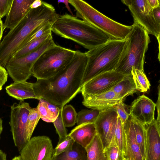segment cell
Instances as JSON below:
<instances>
[{
    "label": "cell",
    "mask_w": 160,
    "mask_h": 160,
    "mask_svg": "<svg viewBox=\"0 0 160 160\" xmlns=\"http://www.w3.org/2000/svg\"><path fill=\"white\" fill-rule=\"evenodd\" d=\"M88 60L85 52L76 51L72 60L52 77L37 79L33 89L40 98L62 108L79 92Z\"/></svg>",
    "instance_id": "1"
},
{
    "label": "cell",
    "mask_w": 160,
    "mask_h": 160,
    "mask_svg": "<svg viewBox=\"0 0 160 160\" xmlns=\"http://www.w3.org/2000/svg\"><path fill=\"white\" fill-rule=\"evenodd\" d=\"M59 15L52 5L43 1L41 6L30 9L0 42V66L5 68L7 62L35 29L46 23H54Z\"/></svg>",
    "instance_id": "2"
},
{
    "label": "cell",
    "mask_w": 160,
    "mask_h": 160,
    "mask_svg": "<svg viewBox=\"0 0 160 160\" xmlns=\"http://www.w3.org/2000/svg\"><path fill=\"white\" fill-rule=\"evenodd\" d=\"M56 34L91 50L111 40L104 33L85 21L68 13L59 15L52 26Z\"/></svg>",
    "instance_id": "3"
},
{
    "label": "cell",
    "mask_w": 160,
    "mask_h": 160,
    "mask_svg": "<svg viewBox=\"0 0 160 160\" xmlns=\"http://www.w3.org/2000/svg\"><path fill=\"white\" fill-rule=\"evenodd\" d=\"M125 42L126 40H110L86 52L88 60L82 79V85L99 74L115 70Z\"/></svg>",
    "instance_id": "4"
},
{
    "label": "cell",
    "mask_w": 160,
    "mask_h": 160,
    "mask_svg": "<svg viewBox=\"0 0 160 160\" xmlns=\"http://www.w3.org/2000/svg\"><path fill=\"white\" fill-rule=\"evenodd\" d=\"M132 25L114 70L126 75L131 74L132 68L143 70L145 54L150 42L148 34L141 25L135 22Z\"/></svg>",
    "instance_id": "5"
},
{
    "label": "cell",
    "mask_w": 160,
    "mask_h": 160,
    "mask_svg": "<svg viewBox=\"0 0 160 160\" xmlns=\"http://www.w3.org/2000/svg\"><path fill=\"white\" fill-rule=\"evenodd\" d=\"M75 8L76 17L79 18L108 36L111 40H125L133 28V25L121 24L109 18L82 0H69Z\"/></svg>",
    "instance_id": "6"
},
{
    "label": "cell",
    "mask_w": 160,
    "mask_h": 160,
    "mask_svg": "<svg viewBox=\"0 0 160 160\" xmlns=\"http://www.w3.org/2000/svg\"><path fill=\"white\" fill-rule=\"evenodd\" d=\"M76 52L56 44L44 51L38 58L32 68V75L37 79L52 77L70 62Z\"/></svg>",
    "instance_id": "7"
},
{
    "label": "cell",
    "mask_w": 160,
    "mask_h": 160,
    "mask_svg": "<svg viewBox=\"0 0 160 160\" xmlns=\"http://www.w3.org/2000/svg\"><path fill=\"white\" fill-rule=\"evenodd\" d=\"M56 44L52 36L37 49L22 57L12 58L7 63L5 68L14 82L26 81L32 75L33 66L40 55Z\"/></svg>",
    "instance_id": "8"
},
{
    "label": "cell",
    "mask_w": 160,
    "mask_h": 160,
    "mask_svg": "<svg viewBox=\"0 0 160 160\" xmlns=\"http://www.w3.org/2000/svg\"><path fill=\"white\" fill-rule=\"evenodd\" d=\"M31 108L28 103L23 101L14 103L11 107L9 124L14 144L19 151L29 140L27 120Z\"/></svg>",
    "instance_id": "9"
},
{
    "label": "cell",
    "mask_w": 160,
    "mask_h": 160,
    "mask_svg": "<svg viewBox=\"0 0 160 160\" xmlns=\"http://www.w3.org/2000/svg\"><path fill=\"white\" fill-rule=\"evenodd\" d=\"M122 2L129 8L134 22L141 25L149 34L154 35L160 42V25L155 21L152 9L147 0H122Z\"/></svg>",
    "instance_id": "10"
},
{
    "label": "cell",
    "mask_w": 160,
    "mask_h": 160,
    "mask_svg": "<svg viewBox=\"0 0 160 160\" xmlns=\"http://www.w3.org/2000/svg\"><path fill=\"white\" fill-rule=\"evenodd\" d=\"M118 116L115 106L101 111L94 122L103 148L116 146L114 134Z\"/></svg>",
    "instance_id": "11"
},
{
    "label": "cell",
    "mask_w": 160,
    "mask_h": 160,
    "mask_svg": "<svg viewBox=\"0 0 160 160\" xmlns=\"http://www.w3.org/2000/svg\"><path fill=\"white\" fill-rule=\"evenodd\" d=\"M52 141L45 136L31 138L20 151L21 160H52Z\"/></svg>",
    "instance_id": "12"
},
{
    "label": "cell",
    "mask_w": 160,
    "mask_h": 160,
    "mask_svg": "<svg viewBox=\"0 0 160 160\" xmlns=\"http://www.w3.org/2000/svg\"><path fill=\"white\" fill-rule=\"evenodd\" d=\"M126 75L115 70L100 74L83 84L80 92L82 96L101 94L111 90Z\"/></svg>",
    "instance_id": "13"
},
{
    "label": "cell",
    "mask_w": 160,
    "mask_h": 160,
    "mask_svg": "<svg viewBox=\"0 0 160 160\" xmlns=\"http://www.w3.org/2000/svg\"><path fill=\"white\" fill-rule=\"evenodd\" d=\"M156 104L147 97L142 95L135 99L131 104L129 116L144 125L154 119Z\"/></svg>",
    "instance_id": "14"
},
{
    "label": "cell",
    "mask_w": 160,
    "mask_h": 160,
    "mask_svg": "<svg viewBox=\"0 0 160 160\" xmlns=\"http://www.w3.org/2000/svg\"><path fill=\"white\" fill-rule=\"evenodd\" d=\"M143 125L146 135L145 160H160V123L154 118Z\"/></svg>",
    "instance_id": "15"
},
{
    "label": "cell",
    "mask_w": 160,
    "mask_h": 160,
    "mask_svg": "<svg viewBox=\"0 0 160 160\" xmlns=\"http://www.w3.org/2000/svg\"><path fill=\"white\" fill-rule=\"evenodd\" d=\"M83 97L84 106L100 111L114 107L121 101L112 89L100 94L86 95Z\"/></svg>",
    "instance_id": "16"
},
{
    "label": "cell",
    "mask_w": 160,
    "mask_h": 160,
    "mask_svg": "<svg viewBox=\"0 0 160 160\" xmlns=\"http://www.w3.org/2000/svg\"><path fill=\"white\" fill-rule=\"evenodd\" d=\"M34 0H13L9 11L6 16L3 26L10 30L14 27L31 9Z\"/></svg>",
    "instance_id": "17"
},
{
    "label": "cell",
    "mask_w": 160,
    "mask_h": 160,
    "mask_svg": "<svg viewBox=\"0 0 160 160\" xmlns=\"http://www.w3.org/2000/svg\"><path fill=\"white\" fill-rule=\"evenodd\" d=\"M125 137L126 152L124 159L143 160L137 142L132 118L130 116L123 125Z\"/></svg>",
    "instance_id": "18"
},
{
    "label": "cell",
    "mask_w": 160,
    "mask_h": 160,
    "mask_svg": "<svg viewBox=\"0 0 160 160\" xmlns=\"http://www.w3.org/2000/svg\"><path fill=\"white\" fill-rule=\"evenodd\" d=\"M6 92L11 97L23 101L28 99L40 98L35 93L33 83L26 81L14 82L6 87Z\"/></svg>",
    "instance_id": "19"
},
{
    "label": "cell",
    "mask_w": 160,
    "mask_h": 160,
    "mask_svg": "<svg viewBox=\"0 0 160 160\" xmlns=\"http://www.w3.org/2000/svg\"><path fill=\"white\" fill-rule=\"evenodd\" d=\"M97 134L94 123H84L77 125L68 135L75 142L85 148Z\"/></svg>",
    "instance_id": "20"
},
{
    "label": "cell",
    "mask_w": 160,
    "mask_h": 160,
    "mask_svg": "<svg viewBox=\"0 0 160 160\" xmlns=\"http://www.w3.org/2000/svg\"><path fill=\"white\" fill-rule=\"evenodd\" d=\"M38 100L37 108L40 118L47 122H53L59 114L60 108L42 98Z\"/></svg>",
    "instance_id": "21"
},
{
    "label": "cell",
    "mask_w": 160,
    "mask_h": 160,
    "mask_svg": "<svg viewBox=\"0 0 160 160\" xmlns=\"http://www.w3.org/2000/svg\"><path fill=\"white\" fill-rule=\"evenodd\" d=\"M111 89L120 101L138 91L131 74L126 75Z\"/></svg>",
    "instance_id": "22"
},
{
    "label": "cell",
    "mask_w": 160,
    "mask_h": 160,
    "mask_svg": "<svg viewBox=\"0 0 160 160\" xmlns=\"http://www.w3.org/2000/svg\"><path fill=\"white\" fill-rule=\"evenodd\" d=\"M85 149L87 160H108L102 142L97 134Z\"/></svg>",
    "instance_id": "23"
},
{
    "label": "cell",
    "mask_w": 160,
    "mask_h": 160,
    "mask_svg": "<svg viewBox=\"0 0 160 160\" xmlns=\"http://www.w3.org/2000/svg\"><path fill=\"white\" fill-rule=\"evenodd\" d=\"M52 32H49L40 38L20 49L14 54L12 58H20L34 51L52 36Z\"/></svg>",
    "instance_id": "24"
},
{
    "label": "cell",
    "mask_w": 160,
    "mask_h": 160,
    "mask_svg": "<svg viewBox=\"0 0 160 160\" xmlns=\"http://www.w3.org/2000/svg\"><path fill=\"white\" fill-rule=\"evenodd\" d=\"M81 146L78 144L75 145V142L72 148L65 152L52 160H87V154L85 151L82 150L83 147L80 148Z\"/></svg>",
    "instance_id": "25"
},
{
    "label": "cell",
    "mask_w": 160,
    "mask_h": 160,
    "mask_svg": "<svg viewBox=\"0 0 160 160\" xmlns=\"http://www.w3.org/2000/svg\"><path fill=\"white\" fill-rule=\"evenodd\" d=\"M131 74L138 91L144 92L149 89L150 84L144 70L132 68Z\"/></svg>",
    "instance_id": "26"
},
{
    "label": "cell",
    "mask_w": 160,
    "mask_h": 160,
    "mask_svg": "<svg viewBox=\"0 0 160 160\" xmlns=\"http://www.w3.org/2000/svg\"><path fill=\"white\" fill-rule=\"evenodd\" d=\"M136 138L138 145L143 160H145L146 150V135L144 126L132 118Z\"/></svg>",
    "instance_id": "27"
},
{
    "label": "cell",
    "mask_w": 160,
    "mask_h": 160,
    "mask_svg": "<svg viewBox=\"0 0 160 160\" xmlns=\"http://www.w3.org/2000/svg\"><path fill=\"white\" fill-rule=\"evenodd\" d=\"M114 141L124 158L126 152L125 134L123 125L118 117L114 134Z\"/></svg>",
    "instance_id": "28"
},
{
    "label": "cell",
    "mask_w": 160,
    "mask_h": 160,
    "mask_svg": "<svg viewBox=\"0 0 160 160\" xmlns=\"http://www.w3.org/2000/svg\"><path fill=\"white\" fill-rule=\"evenodd\" d=\"M53 23L49 22L46 23L35 29L25 40L20 49L40 38L49 32L52 31V27Z\"/></svg>",
    "instance_id": "29"
},
{
    "label": "cell",
    "mask_w": 160,
    "mask_h": 160,
    "mask_svg": "<svg viewBox=\"0 0 160 160\" xmlns=\"http://www.w3.org/2000/svg\"><path fill=\"white\" fill-rule=\"evenodd\" d=\"M101 111L96 109H83L77 113L78 125L84 123H94Z\"/></svg>",
    "instance_id": "30"
},
{
    "label": "cell",
    "mask_w": 160,
    "mask_h": 160,
    "mask_svg": "<svg viewBox=\"0 0 160 160\" xmlns=\"http://www.w3.org/2000/svg\"><path fill=\"white\" fill-rule=\"evenodd\" d=\"M62 117L64 124L66 127H70L74 126L76 123L77 113L71 105H65L60 109Z\"/></svg>",
    "instance_id": "31"
},
{
    "label": "cell",
    "mask_w": 160,
    "mask_h": 160,
    "mask_svg": "<svg viewBox=\"0 0 160 160\" xmlns=\"http://www.w3.org/2000/svg\"><path fill=\"white\" fill-rule=\"evenodd\" d=\"M75 142L68 134L62 140L58 141L56 148L53 149L52 160L61 154L71 149Z\"/></svg>",
    "instance_id": "32"
},
{
    "label": "cell",
    "mask_w": 160,
    "mask_h": 160,
    "mask_svg": "<svg viewBox=\"0 0 160 160\" xmlns=\"http://www.w3.org/2000/svg\"><path fill=\"white\" fill-rule=\"evenodd\" d=\"M40 118L37 108H31L27 120L28 134L29 140L31 138L32 134Z\"/></svg>",
    "instance_id": "33"
},
{
    "label": "cell",
    "mask_w": 160,
    "mask_h": 160,
    "mask_svg": "<svg viewBox=\"0 0 160 160\" xmlns=\"http://www.w3.org/2000/svg\"><path fill=\"white\" fill-rule=\"evenodd\" d=\"M118 116L124 125L129 117V110L122 101H119L115 106Z\"/></svg>",
    "instance_id": "34"
},
{
    "label": "cell",
    "mask_w": 160,
    "mask_h": 160,
    "mask_svg": "<svg viewBox=\"0 0 160 160\" xmlns=\"http://www.w3.org/2000/svg\"><path fill=\"white\" fill-rule=\"evenodd\" d=\"M53 123L59 136V141L62 140L66 138L68 134L66 127L62 120L61 109L58 116Z\"/></svg>",
    "instance_id": "35"
},
{
    "label": "cell",
    "mask_w": 160,
    "mask_h": 160,
    "mask_svg": "<svg viewBox=\"0 0 160 160\" xmlns=\"http://www.w3.org/2000/svg\"><path fill=\"white\" fill-rule=\"evenodd\" d=\"M104 151L108 160H122L124 159L122 153L116 146L109 147Z\"/></svg>",
    "instance_id": "36"
},
{
    "label": "cell",
    "mask_w": 160,
    "mask_h": 160,
    "mask_svg": "<svg viewBox=\"0 0 160 160\" xmlns=\"http://www.w3.org/2000/svg\"><path fill=\"white\" fill-rule=\"evenodd\" d=\"M12 1L13 0H0V20L7 15Z\"/></svg>",
    "instance_id": "37"
},
{
    "label": "cell",
    "mask_w": 160,
    "mask_h": 160,
    "mask_svg": "<svg viewBox=\"0 0 160 160\" xmlns=\"http://www.w3.org/2000/svg\"><path fill=\"white\" fill-rule=\"evenodd\" d=\"M8 73L6 69L0 66V86H2L6 82Z\"/></svg>",
    "instance_id": "38"
},
{
    "label": "cell",
    "mask_w": 160,
    "mask_h": 160,
    "mask_svg": "<svg viewBox=\"0 0 160 160\" xmlns=\"http://www.w3.org/2000/svg\"><path fill=\"white\" fill-rule=\"evenodd\" d=\"M154 18L156 22L160 25V6L152 9Z\"/></svg>",
    "instance_id": "39"
},
{
    "label": "cell",
    "mask_w": 160,
    "mask_h": 160,
    "mask_svg": "<svg viewBox=\"0 0 160 160\" xmlns=\"http://www.w3.org/2000/svg\"><path fill=\"white\" fill-rule=\"evenodd\" d=\"M158 98L157 102L156 104L158 112V116L156 120L157 121L160 123V84L158 87Z\"/></svg>",
    "instance_id": "40"
},
{
    "label": "cell",
    "mask_w": 160,
    "mask_h": 160,
    "mask_svg": "<svg viewBox=\"0 0 160 160\" xmlns=\"http://www.w3.org/2000/svg\"><path fill=\"white\" fill-rule=\"evenodd\" d=\"M147 0L150 7L152 9L160 6V0Z\"/></svg>",
    "instance_id": "41"
},
{
    "label": "cell",
    "mask_w": 160,
    "mask_h": 160,
    "mask_svg": "<svg viewBox=\"0 0 160 160\" xmlns=\"http://www.w3.org/2000/svg\"><path fill=\"white\" fill-rule=\"evenodd\" d=\"M43 1L41 0H34L31 4V9L36 8L41 6L42 4Z\"/></svg>",
    "instance_id": "42"
},
{
    "label": "cell",
    "mask_w": 160,
    "mask_h": 160,
    "mask_svg": "<svg viewBox=\"0 0 160 160\" xmlns=\"http://www.w3.org/2000/svg\"><path fill=\"white\" fill-rule=\"evenodd\" d=\"M58 4L60 3H64L65 5V7L67 8L68 10L71 14V15L73 16V13L71 10L70 8L69 5V1L68 0H60L58 1Z\"/></svg>",
    "instance_id": "43"
},
{
    "label": "cell",
    "mask_w": 160,
    "mask_h": 160,
    "mask_svg": "<svg viewBox=\"0 0 160 160\" xmlns=\"http://www.w3.org/2000/svg\"><path fill=\"white\" fill-rule=\"evenodd\" d=\"M4 30L3 23L2 20H1L0 21V41L2 38L3 32Z\"/></svg>",
    "instance_id": "44"
},
{
    "label": "cell",
    "mask_w": 160,
    "mask_h": 160,
    "mask_svg": "<svg viewBox=\"0 0 160 160\" xmlns=\"http://www.w3.org/2000/svg\"><path fill=\"white\" fill-rule=\"evenodd\" d=\"M0 160H6V154L0 149Z\"/></svg>",
    "instance_id": "45"
},
{
    "label": "cell",
    "mask_w": 160,
    "mask_h": 160,
    "mask_svg": "<svg viewBox=\"0 0 160 160\" xmlns=\"http://www.w3.org/2000/svg\"><path fill=\"white\" fill-rule=\"evenodd\" d=\"M3 127H2V119L0 118V139L1 134L2 131Z\"/></svg>",
    "instance_id": "46"
},
{
    "label": "cell",
    "mask_w": 160,
    "mask_h": 160,
    "mask_svg": "<svg viewBox=\"0 0 160 160\" xmlns=\"http://www.w3.org/2000/svg\"><path fill=\"white\" fill-rule=\"evenodd\" d=\"M12 160H21L19 156L15 157Z\"/></svg>",
    "instance_id": "47"
},
{
    "label": "cell",
    "mask_w": 160,
    "mask_h": 160,
    "mask_svg": "<svg viewBox=\"0 0 160 160\" xmlns=\"http://www.w3.org/2000/svg\"><path fill=\"white\" fill-rule=\"evenodd\" d=\"M2 86H0V91L2 89Z\"/></svg>",
    "instance_id": "48"
},
{
    "label": "cell",
    "mask_w": 160,
    "mask_h": 160,
    "mask_svg": "<svg viewBox=\"0 0 160 160\" xmlns=\"http://www.w3.org/2000/svg\"><path fill=\"white\" fill-rule=\"evenodd\" d=\"M122 160H126V159H123Z\"/></svg>",
    "instance_id": "49"
},
{
    "label": "cell",
    "mask_w": 160,
    "mask_h": 160,
    "mask_svg": "<svg viewBox=\"0 0 160 160\" xmlns=\"http://www.w3.org/2000/svg\"></svg>",
    "instance_id": "50"
}]
</instances>
